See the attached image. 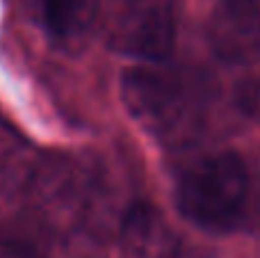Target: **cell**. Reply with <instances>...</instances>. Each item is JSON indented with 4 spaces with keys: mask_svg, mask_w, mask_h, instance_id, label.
<instances>
[{
    "mask_svg": "<svg viewBox=\"0 0 260 258\" xmlns=\"http://www.w3.org/2000/svg\"><path fill=\"white\" fill-rule=\"evenodd\" d=\"M208 44L224 64L244 67L260 59V0H217Z\"/></svg>",
    "mask_w": 260,
    "mask_h": 258,
    "instance_id": "5b68a950",
    "label": "cell"
},
{
    "mask_svg": "<svg viewBox=\"0 0 260 258\" xmlns=\"http://www.w3.org/2000/svg\"><path fill=\"white\" fill-rule=\"evenodd\" d=\"M110 48L144 62L167 59L176 41L178 0H103Z\"/></svg>",
    "mask_w": 260,
    "mask_h": 258,
    "instance_id": "277c9868",
    "label": "cell"
},
{
    "mask_svg": "<svg viewBox=\"0 0 260 258\" xmlns=\"http://www.w3.org/2000/svg\"><path fill=\"white\" fill-rule=\"evenodd\" d=\"M41 30L64 48L80 46L103 12V0H27Z\"/></svg>",
    "mask_w": 260,
    "mask_h": 258,
    "instance_id": "52a82bcc",
    "label": "cell"
},
{
    "mask_svg": "<svg viewBox=\"0 0 260 258\" xmlns=\"http://www.w3.org/2000/svg\"><path fill=\"white\" fill-rule=\"evenodd\" d=\"M121 96L135 121L162 146H185L201 133L210 87L199 71L167 59L144 62L123 73Z\"/></svg>",
    "mask_w": 260,
    "mask_h": 258,
    "instance_id": "6da1fadb",
    "label": "cell"
},
{
    "mask_svg": "<svg viewBox=\"0 0 260 258\" xmlns=\"http://www.w3.org/2000/svg\"><path fill=\"white\" fill-rule=\"evenodd\" d=\"M251 192V172L235 151L201 155L176 178V206L183 217L212 233L233 231L244 222Z\"/></svg>",
    "mask_w": 260,
    "mask_h": 258,
    "instance_id": "3957f363",
    "label": "cell"
},
{
    "mask_svg": "<svg viewBox=\"0 0 260 258\" xmlns=\"http://www.w3.org/2000/svg\"><path fill=\"white\" fill-rule=\"evenodd\" d=\"M23 195L46 222L67 233H96L112 213L101 169L67 155H44Z\"/></svg>",
    "mask_w": 260,
    "mask_h": 258,
    "instance_id": "7a4b0ae2",
    "label": "cell"
},
{
    "mask_svg": "<svg viewBox=\"0 0 260 258\" xmlns=\"http://www.w3.org/2000/svg\"><path fill=\"white\" fill-rule=\"evenodd\" d=\"M44 155L14 126L0 119V187L25 192Z\"/></svg>",
    "mask_w": 260,
    "mask_h": 258,
    "instance_id": "ba28073f",
    "label": "cell"
},
{
    "mask_svg": "<svg viewBox=\"0 0 260 258\" xmlns=\"http://www.w3.org/2000/svg\"><path fill=\"white\" fill-rule=\"evenodd\" d=\"M0 258H27L25 254H23L21 249H16V247H7V249H0Z\"/></svg>",
    "mask_w": 260,
    "mask_h": 258,
    "instance_id": "9c48e42d",
    "label": "cell"
},
{
    "mask_svg": "<svg viewBox=\"0 0 260 258\" xmlns=\"http://www.w3.org/2000/svg\"><path fill=\"white\" fill-rule=\"evenodd\" d=\"M121 258H192L183 238L151 204H133L121 222Z\"/></svg>",
    "mask_w": 260,
    "mask_h": 258,
    "instance_id": "8992f818",
    "label": "cell"
}]
</instances>
